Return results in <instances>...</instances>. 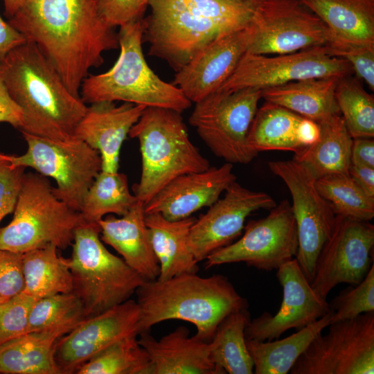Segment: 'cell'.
Returning <instances> with one entry per match:
<instances>
[{"label":"cell","mask_w":374,"mask_h":374,"mask_svg":"<svg viewBox=\"0 0 374 374\" xmlns=\"http://www.w3.org/2000/svg\"><path fill=\"white\" fill-rule=\"evenodd\" d=\"M8 23L39 48L76 96L89 69L104 62L103 53L119 47L96 0H26Z\"/></svg>","instance_id":"1"},{"label":"cell","mask_w":374,"mask_h":374,"mask_svg":"<svg viewBox=\"0 0 374 374\" xmlns=\"http://www.w3.org/2000/svg\"><path fill=\"white\" fill-rule=\"evenodd\" d=\"M0 79L21 109V132L57 141L74 137L87 106L34 43L27 41L7 54L0 63Z\"/></svg>","instance_id":"2"},{"label":"cell","mask_w":374,"mask_h":374,"mask_svg":"<svg viewBox=\"0 0 374 374\" xmlns=\"http://www.w3.org/2000/svg\"><path fill=\"white\" fill-rule=\"evenodd\" d=\"M256 4L252 0H149L151 12L143 19L148 54L177 71L211 41L247 27Z\"/></svg>","instance_id":"3"},{"label":"cell","mask_w":374,"mask_h":374,"mask_svg":"<svg viewBox=\"0 0 374 374\" xmlns=\"http://www.w3.org/2000/svg\"><path fill=\"white\" fill-rule=\"evenodd\" d=\"M140 333L170 319L193 323L196 338L209 342L221 321L249 307L229 279L220 274L202 277L185 273L164 280H145L136 290ZM139 333V334H140Z\"/></svg>","instance_id":"4"},{"label":"cell","mask_w":374,"mask_h":374,"mask_svg":"<svg viewBox=\"0 0 374 374\" xmlns=\"http://www.w3.org/2000/svg\"><path fill=\"white\" fill-rule=\"evenodd\" d=\"M143 19L120 26L119 56L108 71L88 75L80 86L84 103L123 101L183 112L191 102L172 83L161 79L144 57Z\"/></svg>","instance_id":"5"},{"label":"cell","mask_w":374,"mask_h":374,"mask_svg":"<svg viewBox=\"0 0 374 374\" xmlns=\"http://www.w3.org/2000/svg\"><path fill=\"white\" fill-rule=\"evenodd\" d=\"M129 136L139 143L141 173L132 190L144 205L175 178L211 167L190 140L181 113L174 109L145 107Z\"/></svg>","instance_id":"6"},{"label":"cell","mask_w":374,"mask_h":374,"mask_svg":"<svg viewBox=\"0 0 374 374\" xmlns=\"http://www.w3.org/2000/svg\"><path fill=\"white\" fill-rule=\"evenodd\" d=\"M13 213L11 222L0 228V249L22 253L48 244L64 250L72 244L75 230L86 222L38 172L24 174Z\"/></svg>","instance_id":"7"},{"label":"cell","mask_w":374,"mask_h":374,"mask_svg":"<svg viewBox=\"0 0 374 374\" xmlns=\"http://www.w3.org/2000/svg\"><path fill=\"white\" fill-rule=\"evenodd\" d=\"M98 223L84 222L74 232L69 266L73 291L82 301L85 318L130 299L145 280L104 246Z\"/></svg>","instance_id":"8"},{"label":"cell","mask_w":374,"mask_h":374,"mask_svg":"<svg viewBox=\"0 0 374 374\" xmlns=\"http://www.w3.org/2000/svg\"><path fill=\"white\" fill-rule=\"evenodd\" d=\"M21 134L28 145L26 152L19 156L0 152V160L53 178L56 182L54 195L80 212L87 190L102 170L99 152L75 136L57 141Z\"/></svg>","instance_id":"9"},{"label":"cell","mask_w":374,"mask_h":374,"mask_svg":"<svg viewBox=\"0 0 374 374\" xmlns=\"http://www.w3.org/2000/svg\"><path fill=\"white\" fill-rule=\"evenodd\" d=\"M261 89L216 91L195 103L189 123L217 157L247 164L256 156L248 144L250 126L262 98Z\"/></svg>","instance_id":"10"},{"label":"cell","mask_w":374,"mask_h":374,"mask_svg":"<svg viewBox=\"0 0 374 374\" xmlns=\"http://www.w3.org/2000/svg\"><path fill=\"white\" fill-rule=\"evenodd\" d=\"M300 355L291 374H373L374 311L330 323Z\"/></svg>","instance_id":"11"},{"label":"cell","mask_w":374,"mask_h":374,"mask_svg":"<svg viewBox=\"0 0 374 374\" xmlns=\"http://www.w3.org/2000/svg\"><path fill=\"white\" fill-rule=\"evenodd\" d=\"M246 52L292 53L324 46L330 33L323 22L299 0H262L249 26Z\"/></svg>","instance_id":"12"},{"label":"cell","mask_w":374,"mask_h":374,"mask_svg":"<svg viewBox=\"0 0 374 374\" xmlns=\"http://www.w3.org/2000/svg\"><path fill=\"white\" fill-rule=\"evenodd\" d=\"M236 242L206 258L205 267L245 262L259 270L277 269L293 259L298 249L297 230L292 206L283 200L259 220L249 221Z\"/></svg>","instance_id":"13"},{"label":"cell","mask_w":374,"mask_h":374,"mask_svg":"<svg viewBox=\"0 0 374 374\" xmlns=\"http://www.w3.org/2000/svg\"><path fill=\"white\" fill-rule=\"evenodd\" d=\"M268 166L284 181L292 196L298 237L295 258L311 283L319 254L332 233L336 215L318 192L316 178L304 166L292 159L270 161Z\"/></svg>","instance_id":"14"},{"label":"cell","mask_w":374,"mask_h":374,"mask_svg":"<svg viewBox=\"0 0 374 374\" xmlns=\"http://www.w3.org/2000/svg\"><path fill=\"white\" fill-rule=\"evenodd\" d=\"M353 72L346 60L330 55L324 46L274 56L245 52L217 91L247 87L262 90L304 79L341 78Z\"/></svg>","instance_id":"15"},{"label":"cell","mask_w":374,"mask_h":374,"mask_svg":"<svg viewBox=\"0 0 374 374\" xmlns=\"http://www.w3.org/2000/svg\"><path fill=\"white\" fill-rule=\"evenodd\" d=\"M374 226L369 221L336 215L334 228L317 260L311 286L326 299L337 285L359 284L373 262Z\"/></svg>","instance_id":"16"},{"label":"cell","mask_w":374,"mask_h":374,"mask_svg":"<svg viewBox=\"0 0 374 374\" xmlns=\"http://www.w3.org/2000/svg\"><path fill=\"white\" fill-rule=\"evenodd\" d=\"M190 227L188 246L197 262L239 237L253 212L277 204L267 193L249 190L236 181Z\"/></svg>","instance_id":"17"},{"label":"cell","mask_w":374,"mask_h":374,"mask_svg":"<svg viewBox=\"0 0 374 374\" xmlns=\"http://www.w3.org/2000/svg\"><path fill=\"white\" fill-rule=\"evenodd\" d=\"M139 306L130 299L84 319L56 344L55 359L61 374L75 373L85 362L114 342L139 336Z\"/></svg>","instance_id":"18"},{"label":"cell","mask_w":374,"mask_h":374,"mask_svg":"<svg viewBox=\"0 0 374 374\" xmlns=\"http://www.w3.org/2000/svg\"><path fill=\"white\" fill-rule=\"evenodd\" d=\"M276 278L283 290L278 312H264L250 320L245 328L247 339L271 341L290 329L299 330L330 312L329 303L312 289L296 258L276 269Z\"/></svg>","instance_id":"19"},{"label":"cell","mask_w":374,"mask_h":374,"mask_svg":"<svg viewBox=\"0 0 374 374\" xmlns=\"http://www.w3.org/2000/svg\"><path fill=\"white\" fill-rule=\"evenodd\" d=\"M248 26L221 35L204 46L176 71L172 83L195 103L217 91L247 51Z\"/></svg>","instance_id":"20"},{"label":"cell","mask_w":374,"mask_h":374,"mask_svg":"<svg viewBox=\"0 0 374 374\" xmlns=\"http://www.w3.org/2000/svg\"><path fill=\"white\" fill-rule=\"evenodd\" d=\"M233 164L181 175L166 184L146 204L145 214L159 213L169 220L190 217L204 207H210L236 181Z\"/></svg>","instance_id":"21"},{"label":"cell","mask_w":374,"mask_h":374,"mask_svg":"<svg viewBox=\"0 0 374 374\" xmlns=\"http://www.w3.org/2000/svg\"><path fill=\"white\" fill-rule=\"evenodd\" d=\"M145 107L127 102L116 105L109 101L87 107L74 136L99 152L101 170L118 172L122 145Z\"/></svg>","instance_id":"22"},{"label":"cell","mask_w":374,"mask_h":374,"mask_svg":"<svg viewBox=\"0 0 374 374\" xmlns=\"http://www.w3.org/2000/svg\"><path fill=\"white\" fill-rule=\"evenodd\" d=\"M138 341L146 350L152 365V374H225L211 361L208 342L179 326L159 340L141 332Z\"/></svg>","instance_id":"23"},{"label":"cell","mask_w":374,"mask_h":374,"mask_svg":"<svg viewBox=\"0 0 374 374\" xmlns=\"http://www.w3.org/2000/svg\"><path fill=\"white\" fill-rule=\"evenodd\" d=\"M139 200L121 217L107 215L98 222L101 240L113 247L124 261L145 280H156L159 265Z\"/></svg>","instance_id":"24"},{"label":"cell","mask_w":374,"mask_h":374,"mask_svg":"<svg viewBox=\"0 0 374 374\" xmlns=\"http://www.w3.org/2000/svg\"><path fill=\"white\" fill-rule=\"evenodd\" d=\"M339 78H309L265 88L262 98L318 123L341 114L335 96Z\"/></svg>","instance_id":"25"},{"label":"cell","mask_w":374,"mask_h":374,"mask_svg":"<svg viewBox=\"0 0 374 374\" xmlns=\"http://www.w3.org/2000/svg\"><path fill=\"white\" fill-rule=\"evenodd\" d=\"M195 220L190 216L169 220L159 213L145 214V224L159 265L157 280L198 271V262L188 246L189 231Z\"/></svg>","instance_id":"26"},{"label":"cell","mask_w":374,"mask_h":374,"mask_svg":"<svg viewBox=\"0 0 374 374\" xmlns=\"http://www.w3.org/2000/svg\"><path fill=\"white\" fill-rule=\"evenodd\" d=\"M69 332L64 328L30 332L0 345V373L61 374L55 346Z\"/></svg>","instance_id":"27"},{"label":"cell","mask_w":374,"mask_h":374,"mask_svg":"<svg viewBox=\"0 0 374 374\" xmlns=\"http://www.w3.org/2000/svg\"><path fill=\"white\" fill-rule=\"evenodd\" d=\"M318 124V139L295 153L292 159L304 166L316 179L328 175L348 174L353 139L342 116L336 114Z\"/></svg>","instance_id":"28"},{"label":"cell","mask_w":374,"mask_h":374,"mask_svg":"<svg viewBox=\"0 0 374 374\" xmlns=\"http://www.w3.org/2000/svg\"><path fill=\"white\" fill-rule=\"evenodd\" d=\"M299 1L323 22L331 35L374 44V0Z\"/></svg>","instance_id":"29"},{"label":"cell","mask_w":374,"mask_h":374,"mask_svg":"<svg viewBox=\"0 0 374 374\" xmlns=\"http://www.w3.org/2000/svg\"><path fill=\"white\" fill-rule=\"evenodd\" d=\"M305 118L283 107L265 102L258 108L250 126L249 146L257 154L267 150L297 153L305 148L301 138Z\"/></svg>","instance_id":"30"},{"label":"cell","mask_w":374,"mask_h":374,"mask_svg":"<svg viewBox=\"0 0 374 374\" xmlns=\"http://www.w3.org/2000/svg\"><path fill=\"white\" fill-rule=\"evenodd\" d=\"M330 312L314 323L291 335L275 341L246 339L247 346L253 362L256 374L289 373L300 355L312 341L328 326Z\"/></svg>","instance_id":"31"},{"label":"cell","mask_w":374,"mask_h":374,"mask_svg":"<svg viewBox=\"0 0 374 374\" xmlns=\"http://www.w3.org/2000/svg\"><path fill=\"white\" fill-rule=\"evenodd\" d=\"M53 244L23 253L25 287L23 292L36 299L73 291L69 258L57 253Z\"/></svg>","instance_id":"32"},{"label":"cell","mask_w":374,"mask_h":374,"mask_svg":"<svg viewBox=\"0 0 374 374\" xmlns=\"http://www.w3.org/2000/svg\"><path fill=\"white\" fill-rule=\"evenodd\" d=\"M250 320L248 307L231 312L221 321L208 342L211 361L224 373H253V362L245 337V328Z\"/></svg>","instance_id":"33"},{"label":"cell","mask_w":374,"mask_h":374,"mask_svg":"<svg viewBox=\"0 0 374 374\" xmlns=\"http://www.w3.org/2000/svg\"><path fill=\"white\" fill-rule=\"evenodd\" d=\"M138 200L125 174L101 170L87 190L80 213L86 222L98 223L106 215H124Z\"/></svg>","instance_id":"34"},{"label":"cell","mask_w":374,"mask_h":374,"mask_svg":"<svg viewBox=\"0 0 374 374\" xmlns=\"http://www.w3.org/2000/svg\"><path fill=\"white\" fill-rule=\"evenodd\" d=\"M138 336L123 338L85 362L76 374H152V365Z\"/></svg>","instance_id":"35"},{"label":"cell","mask_w":374,"mask_h":374,"mask_svg":"<svg viewBox=\"0 0 374 374\" xmlns=\"http://www.w3.org/2000/svg\"><path fill=\"white\" fill-rule=\"evenodd\" d=\"M319 194L334 213L362 221L374 217V198L368 196L349 174L328 175L315 181Z\"/></svg>","instance_id":"36"},{"label":"cell","mask_w":374,"mask_h":374,"mask_svg":"<svg viewBox=\"0 0 374 374\" xmlns=\"http://www.w3.org/2000/svg\"><path fill=\"white\" fill-rule=\"evenodd\" d=\"M350 75L339 79L335 91L341 116L353 139L373 138V95Z\"/></svg>","instance_id":"37"},{"label":"cell","mask_w":374,"mask_h":374,"mask_svg":"<svg viewBox=\"0 0 374 374\" xmlns=\"http://www.w3.org/2000/svg\"><path fill=\"white\" fill-rule=\"evenodd\" d=\"M85 318L83 304L73 292L37 300L29 314L28 332L64 328L69 332Z\"/></svg>","instance_id":"38"},{"label":"cell","mask_w":374,"mask_h":374,"mask_svg":"<svg viewBox=\"0 0 374 374\" xmlns=\"http://www.w3.org/2000/svg\"><path fill=\"white\" fill-rule=\"evenodd\" d=\"M330 323L374 311V265L357 285L341 290L329 303Z\"/></svg>","instance_id":"39"},{"label":"cell","mask_w":374,"mask_h":374,"mask_svg":"<svg viewBox=\"0 0 374 374\" xmlns=\"http://www.w3.org/2000/svg\"><path fill=\"white\" fill-rule=\"evenodd\" d=\"M324 46L330 55L346 60L357 76L374 91V44L346 41L330 34Z\"/></svg>","instance_id":"40"},{"label":"cell","mask_w":374,"mask_h":374,"mask_svg":"<svg viewBox=\"0 0 374 374\" xmlns=\"http://www.w3.org/2000/svg\"><path fill=\"white\" fill-rule=\"evenodd\" d=\"M37 300L22 292L0 303V345L28 332L29 314Z\"/></svg>","instance_id":"41"},{"label":"cell","mask_w":374,"mask_h":374,"mask_svg":"<svg viewBox=\"0 0 374 374\" xmlns=\"http://www.w3.org/2000/svg\"><path fill=\"white\" fill-rule=\"evenodd\" d=\"M24 287L23 253L0 249V303L22 292Z\"/></svg>","instance_id":"42"},{"label":"cell","mask_w":374,"mask_h":374,"mask_svg":"<svg viewBox=\"0 0 374 374\" xmlns=\"http://www.w3.org/2000/svg\"><path fill=\"white\" fill-rule=\"evenodd\" d=\"M96 3L102 18L114 28L143 19L149 0H96Z\"/></svg>","instance_id":"43"},{"label":"cell","mask_w":374,"mask_h":374,"mask_svg":"<svg viewBox=\"0 0 374 374\" xmlns=\"http://www.w3.org/2000/svg\"><path fill=\"white\" fill-rule=\"evenodd\" d=\"M25 168L0 160V222L14 212Z\"/></svg>","instance_id":"44"},{"label":"cell","mask_w":374,"mask_h":374,"mask_svg":"<svg viewBox=\"0 0 374 374\" xmlns=\"http://www.w3.org/2000/svg\"><path fill=\"white\" fill-rule=\"evenodd\" d=\"M0 123H6L19 130L23 124V113L12 100L0 79Z\"/></svg>","instance_id":"45"},{"label":"cell","mask_w":374,"mask_h":374,"mask_svg":"<svg viewBox=\"0 0 374 374\" xmlns=\"http://www.w3.org/2000/svg\"><path fill=\"white\" fill-rule=\"evenodd\" d=\"M350 161L353 164L374 168L373 138L353 139Z\"/></svg>","instance_id":"46"},{"label":"cell","mask_w":374,"mask_h":374,"mask_svg":"<svg viewBox=\"0 0 374 374\" xmlns=\"http://www.w3.org/2000/svg\"><path fill=\"white\" fill-rule=\"evenodd\" d=\"M26 42L21 33L0 16V63L10 51Z\"/></svg>","instance_id":"47"},{"label":"cell","mask_w":374,"mask_h":374,"mask_svg":"<svg viewBox=\"0 0 374 374\" xmlns=\"http://www.w3.org/2000/svg\"><path fill=\"white\" fill-rule=\"evenodd\" d=\"M348 174L368 196L374 198V168L350 163Z\"/></svg>","instance_id":"48"},{"label":"cell","mask_w":374,"mask_h":374,"mask_svg":"<svg viewBox=\"0 0 374 374\" xmlns=\"http://www.w3.org/2000/svg\"><path fill=\"white\" fill-rule=\"evenodd\" d=\"M26 0H3L5 15L8 18L13 16Z\"/></svg>","instance_id":"49"},{"label":"cell","mask_w":374,"mask_h":374,"mask_svg":"<svg viewBox=\"0 0 374 374\" xmlns=\"http://www.w3.org/2000/svg\"><path fill=\"white\" fill-rule=\"evenodd\" d=\"M252 1L258 3V2H260V1H261L262 0H252Z\"/></svg>","instance_id":"50"}]
</instances>
